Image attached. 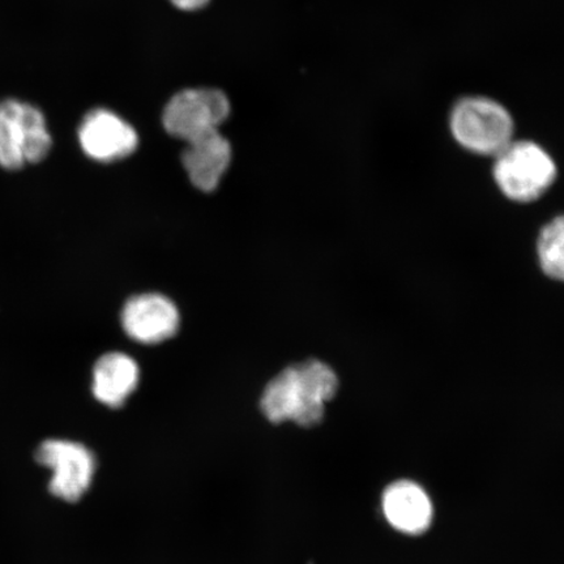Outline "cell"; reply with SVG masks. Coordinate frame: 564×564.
<instances>
[{
    "instance_id": "6da1fadb",
    "label": "cell",
    "mask_w": 564,
    "mask_h": 564,
    "mask_svg": "<svg viewBox=\"0 0 564 564\" xmlns=\"http://www.w3.org/2000/svg\"><path fill=\"white\" fill-rule=\"evenodd\" d=\"M337 388L335 371L312 359L288 368L271 380L263 392L262 411L273 423L292 421L300 426H315L323 420Z\"/></svg>"
},
{
    "instance_id": "3957f363",
    "label": "cell",
    "mask_w": 564,
    "mask_h": 564,
    "mask_svg": "<svg viewBox=\"0 0 564 564\" xmlns=\"http://www.w3.org/2000/svg\"><path fill=\"white\" fill-rule=\"evenodd\" d=\"M449 127L458 144L481 156L496 158L513 141L509 110L491 98H463L451 111Z\"/></svg>"
},
{
    "instance_id": "8fae6325",
    "label": "cell",
    "mask_w": 564,
    "mask_h": 564,
    "mask_svg": "<svg viewBox=\"0 0 564 564\" xmlns=\"http://www.w3.org/2000/svg\"><path fill=\"white\" fill-rule=\"evenodd\" d=\"M139 368L135 361L122 352H109L98 359L94 370L95 398L109 408H119L137 390Z\"/></svg>"
},
{
    "instance_id": "ba28073f",
    "label": "cell",
    "mask_w": 564,
    "mask_h": 564,
    "mask_svg": "<svg viewBox=\"0 0 564 564\" xmlns=\"http://www.w3.org/2000/svg\"><path fill=\"white\" fill-rule=\"evenodd\" d=\"M126 334L141 344H159L175 335L180 313L174 303L161 294H143L126 303L122 312Z\"/></svg>"
},
{
    "instance_id": "7a4b0ae2",
    "label": "cell",
    "mask_w": 564,
    "mask_h": 564,
    "mask_svg": "<svg viewBox=\"0 0 564 564\" xmlns=\"http://www.w3.org/2000/svg\"><path fill=\"white\" fill-rule=\"evenodd\" d=\"M52 147L44 112L17 98L0 102V166L20 171L28 164H39Z\"/></svg>"
},
{
    "instance_id": "277c9868",
    "label": "cell",
    "mask_w": 564,
    "mask_h": 564,
    "mask_svg": "<svg viewBox=\"0 0 564 564\" xmlns=\"http://www.w3.org/2000/svg\"><path fill=\"white\" fill-rule=\"evenodd\" d=\"M555 178L554 160L533 141H512L496 156L494 180L500 192L513 202L538 200Z\"/></svg>"
},
{
    "instance_id": "52a82bcc",
    "label": "cell",
    "mask_w": 564,
    "mask_h": 564,
    "mask_svg": "<svg viewBox=\"0 0 564 564\" xmlns=\"http://www.w3.org/2000/svg\"><path fill=\"white\" fill-rule=\"evenodd\" d=\"M79 141L84 153L98 162L129 158L139 145L133 127L108 109H95L84 117Z\"/></svg>"
},
{
    "instance_id": "9c48e42d",
    "label": "cell",
    "mask_w": 564,
    "mask_h": 564,
    "mask_svg": "<svg viewBox=\"0 0 564 564\" xmlns=\"http://www.w3.org/2000/svg\"><path fill=\"white\" fill-rule=\"evenodd\" d=\"M387 523L404 534L426 532L433 521V503L419 484L401 479L388 486L382 497Z\"/></svg>"
},
{
    "instance_id": "4fadbf2b",
    "label": "cell",
    "mask_w": 564,
    "mask_h": 564,
    "mask_svg": "<svg viewBox=\"0 0 564 564\" xmlns=\"http://www.w3.org/2000/svg\"><path fill=\"white\" fill-rule=\"evenodd\" d=\"M171 2L181 10L195 11L203 9L209 3V0H171Z\"/></svg>"
},
{
    "instance_id": "30bf717a",
    "label": "cell",
    "mask_w": 564,
    "mask_h": 564,
    "mask_svg": "<svg viewBox=\"0 0 564 564\" xmlns=\"http://www.w3.org/2000/svg\"><path fill=\"white\" fill-rule=\"evenodd\" d=\"M231 161V147L220 131L188 141L182 153L183 166L196 188L210 193L216 189Z\"/></svg>"
},
{
    "instance_id": "7c38bea8",
    "label": "cell",
    "mask_w": 564,
    "mask_h": 564,
    "mask_svg": "<svg viewBox=\"0 0 564 564\" xmlns=\"http://www.w3.org/2000/svg\"><path fill=\"white\" fill-rule=\"evenodd\" d=\"M538 256L546 276L564 282V215L553 218L542 228L538 239Z\"/></svg>"
},
{
    "instance_id": "5b68a950",
    "label": "cell",
    "mask_w": 564,
    "mask_h": 564,
    "mask_svg": "<svg viewBox=\"0 0 564 564\" xmlns=\"http://www.w3.org/2000/svg\"><path fill=\"white\" fill-rule=\"evenodd\" d=\"M34 458L42 468L51 471L48 492L63 502H79L94 484L96 456L83 443L46 440L35 449Z\"/></svg>"
},
{
    "instance_id": "8992f818",
    "label": "cell",
    "mask_w": 564,
    "mask_h": 564,
    "mask_svg": "<svg viewBox=\"0 0 564 564\" xmlns=\"http://www.w3.org/2000/svg\"><path fill=\"white\" fill-rule=\"evenodd\" d=\"M230 115L228 97L218 89H186L166 105L162 123L172 137L185 140L218 131Z\"/></svg>"
}]
</instances>
